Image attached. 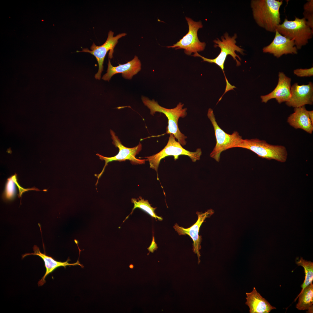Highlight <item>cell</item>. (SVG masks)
<instances>
[{
    "mask_svg": "<svg viewBox=\"0 0 313 313\" xmlns=\"http://www.w3.org/2000/svg\"><path fill=\"white\" fill-rule=\"evenodd\" d=\"M283 3L276 0H252L251 7L257 24L268 31L275 32L280 24L279 9Z\"/></svg>",
    "mask_w": 313,
    "mask_h": 313,
    "instance_id": "6da1fadb",
    "label": "cell"
},
{
    "mask_svg": "<svg viewBox=\"0 0 313 313\" xmlns=\"http://www.w3.org/2000/svg\"><path fill=\"white\" fill-rule=\"evenodd\" d=\"M237 37L236 34H235L233 36L231 37L226 32L221 37V40L218 38L214 40L213 41L215 44L214 46L215 48L219 47L220 48L221 51L218 55L214 59H209L206 58L201 56L197 52H195L193 55L194 57H199L201 58L203 60V61H206L210 63H214L219 66L222 70L224 74L226 82V86L225 91H228L233 90L234 88V85H231L227 80L224 71V64L227 56L228 55H231L234 60L236 61V66H238L241 65V63L236 59H238L241 61L240 57L236 53L235 51L239 52L241 54L244 55V50L237 46L236 44V39Z\"/></svg>",
    "mask_w": 313,
    "mask_h": 313,
    "instance_id": "7a4b0ae2",
    "label": "cell"
},
{
    "mask_svg": "<svg viewBox=\"0 0 313 313\" xmlns=\"http://www.w3.org/2000/svg\"><path fill=\"white\" fill-rule=\"evenodd\" d=\"M141 99L144 105L150 110V114L153 116L156 112L163 113L168 119V125L167 128L166 133L173 135L181 145L186 144L185 139L187 138L180 131L178 126V121L180 117L184 118L187 114L186 108H183L184 104L180 102L175 108L168 109L160 105L154 99L150 100L148 97L143 96Z\"/></svg>",
    "mask_w": 313,
    "mask_h": 313,
    "instance_id": "3957f363",
    "label": "cell"
},
{
    "mask_svg": "<svg viewBox=\"0 0 313 313\" xmlns=\"http://www.w3.org/2000/svg\"><path fill=\"white\" fill-rule=\"evenodd\" d=\"M276 30L282 35L294 41L297 49L306 45L311 39L313 30L307 25L304 18L295 17L293 21L286 18L281 24H279Z\"/></svg>",
    "mask_w": 313,
    "mask_h": 313,
    "instance_id": "277c9868",
    "label": "cell"
},
{
    "mask_svg": "<svg viewBox=\"0 0 313 313\" xmlns=\"http://www.w3.org/2000/svg\"><path fill=\"white\" fill-rule=\"evenodd\" d=\"M237 148L249 150L259 157L268 160L284 163L287 159V152L285 147L272 145L258 139H243Z\"/></svg>",
    "mask_w": 313,
    "mask_h": 313,
    "instance_id": "5b68a950",
    "label": "cell"
},
{
    "mask_svg": "<svg viewBox=\"0 0 313 313\" xmlns=\"http://www.w3.org/2000/svg\"><path fill=\"white\" fill-rule=\"evenodd\" d=\"M207 115L213 126L216 141V145L210 156L219 162L221 154L223 152L230 148H237L243 139L237 131L230 134L223 130L217 124L211 108L208 109Z\"/></svg>",
    "mask_w": 313,
    "mask_h": 313,
    "instance_id": "8992f818",
    "label": "cell"
},
{
    "mask_svg": "<svg viewBox=\"0 0 313 313\" xmlns=\"http://www.w3.org/2000/svg\"><path fill=\"white\" fill-rule=\"evenodd\" d=\"M202 153L200 148L197 149L194 152L186 150L179 142L176 140L173 135L170 134L166 145L161 150L155 154L145 158L149 161L150 168L157 172L161 161L166 156H173L176 160L180 155H186L189 156L192 162H195L200 160Z\"/></svg>",
    "mask_w": 313,
    "mask_h": 313,
    "instance_id": "52a82bcc",
    "label": "cell"
},
{
    "mask_svg": "<svg viewBox=\"0 0 313 313\" xmlns=\"http://www.w3.org/2000/svg\"><path fill=\"white\" fill-rule=\"evenodd\" d=\"M110 133L112 140V143L115 147L119 148L118 154L116 156L112 157H106L103 156L99 154L96 155L98 156L101 160H104L105 163L101 172L97 176V180L96 185L98 183V180L104 172L105 167L108 163L113 161H123L129 160L132 164H142L145 163L147 159H140L136 158L135 156L138 154L142 149V145L140 143L133 148H129L124 146L122 144L118 137L117 136L114 132L112 130H110Z\"/></svg>",
    "mask_w": 313,
    "mask_h": 313,
    "instance_id": "ba28073f",
    "label": "cell"
},
{
    "mask_svg": "<svg viewBox=\"0 0 313 313\" xmlns=\"http://www.w3.org/2000/svg\"><path fill=\"white\" fill-rule=\"evenodd\" d=\"M185 19L188 25V32L176 43L167 47L175 48L176 50L183 49L185 54L190 55L192 53H195L203 50L206 43L201 42L198 37V30L203 27L202 22L201 21H194L191 18L188 17H186Z\"/></svg>",
    "mask_w": 313,
    "mask_h": 313,
    "instance_id": "9c48e42d",
    "label": "cell"
},
{
    "mask_svg": "<svg viewBox=\"0 0 313 313\" xmlns=\"http://www.w3.org/2000/svg\"><path fill=\"white\" fill-rule=\"evenodd\" d=\"M114 34L113 32L110 31L107 39L103 45L97 46L93 43L90 47L91 50H89L88 48H82V51H78L90 53L96 58L99 65L98 72L95 75V78L96 79H100L101 74L103 70V64L104 60L107 52L110 50L109 57L110 59L112 58L113 57L114 48L118 43V40L127 35L126 33H123L114 36Z\"/></svg>",
    "mask_w": 313,
    "mask_h": 313,
    "instance_id": "30bf717a",
    "label": "cell"
},
{
    "mask_svg": "<svg viewBox=\"0 0 313 313\" xmlns=\"http://www.w3.org/2000/svg\"><path fill=\"white\" fill-rule=\"evenodd\" d=\"M214 213V211L212 209L208 210L204 213L197 212L196 213L198 217V219L190 227L185 228L179 226L177 223H176L173 226L174 229L179 235H188L192 239L193 242V250L194 253L197 254L198 263L200 261L201 255L199 250L201 248V244L202 240L201 236L199 235L200 227L205 219L210 217Z\"/></svg>",
    "mask_w": 313,
    "mask_h": 313,
    "instance_id": "8fae6325",
    "label": "cell"
},
{
    "mask_svg": "<svg viewBox=\"0 0 313 313\" xmlns=\"http://www.w3.org/2000/svg\"><path fill=\"white\" fill-rule=\"evenodd\" d=\"M313 103V84L310 82L307 85H299L295 83L291 87V97L286 102L289 107L294 108L311 105Z\"/></svg>",
    "mask_w": 313,
    "mask_h": 313,
    "instance_id": "7c38bea8",
    "label": "cell"
},
{
    "mask_svg": "<svg viewBox=\"0 0 313 313\" xmlns=\"http://www.w3.org/2000/svg\"><path fill=\"white\" fill-rule=\"evenodd\" d=\"M274 37L272 42L263 49V52L272 54L277 58L287 54H296L297 49L293 40L290 39L282 35L276 30Z\"/></svg>",
    "mask_w": 313,
    "mask_h": 313,
    "instance_id": "4fadbf2b",
    "label": "cell"
},
{
    "mask_svg": "<svg viewBox=\"0 0 313 313\" xmlns=\"http://www.w3.org/2000/svg\"><path fill=\"white\" fill-rule=\"evenodd\" d=\"M141 61L137 56L127 63L123 64H119L117 66H113L109 59L107 72L103 75L102 79L109 81L115 74L121 73L124 78L130 79L141 70Z\"/></svg>",
    "mask_w": 313,
    "mask_h": 313,
    "instance_id": "5bb4252c",
    "label": "cell"
},
{
    "mask_svg": "<svg viewBox=\"0 0 313 313\" xmlns=\"http://www.w3.org/2000/svg\"><path fill=\"white\" fill-rule=\"evenodd\" d=\"M278 76V83L273 90L268 94L261 96L262 102L265 103L274 99L279 104L289 100L291 97V79L283 72H279Z\"/></svg>",
    "mask_w": 313,
    "mask_h": 313,
    "instance_id": "9a60e30c",
    "label": "cell"
},
{
    "mask_svg": "<svg viewBox=\"0 0 313 313\" xmlns=\"http://www.w3.org/2000/svg\"><path fill=\"white\" fill-rule=\"evenodd\" d=\"M33 250V253H27L23 254L22 255V258L23 259L25 256L30 255H37L40 257L43 260L46 268V272L43 277L38 282V284L39 286L43 285L46 282L45 279L46 277L59 267H63L65 268L67 266L79 265L82 268L83 267V265L80 263L78 260L76 262L72 263H69V261L70 260L69 259L66 261L63 262L56 261L52 257L47 255L45 251L44 253H41L39 248L36 245H34Z\"/></svg>",
    "mask_w": 313,
    "mask_h": 313,
    "instance_id": "2e32d148",
    "label": "cell"
},
{
    "mask_svg": "<svg viewBox=\"0 0 313 313\" xmlns=\"http://www.w3.org/2000/svg\"><path fill=\"white\" fill-rule=\"evenodd\" d=\"M287 122L295 129H301L310 134L312 133L313 124L305 106L295 108L294 112L288 117Z\"/></svg>",
    "mask_w": 313,
    "mask_h": 313,
    "instance_id": "e0dca14e",
    "label": "cell"
},
{
    "mask_svg": "<svg viewBox=\"0 0 313 313\" xmlns=\"http://www.w3.org/2000/svg\"><path fill=\"white\" fill-rule=\"evenodd\" d=\"M245 304L249 308L250 313H269L272 310L276 309L263 298L254 287L253 290L246 293Z\"/></svg>",
    "mask_w": 313,
    "mask_h": 313,
    "instance_id": "ac0fdd59",
    "label": "cell"
},
{
    "mask_svg": "<svg viewBox=\"0 0 313 313\" xmlns=\"http://www.w3.org/2000/svg\"><path fill=\"white\" fill-rule=\"evenodd\" d=\"M299 297L298 302L296 306L299 310H307V312H313V284L311 283L300 292L294 301Z\"/></svg>",
    "mask_w": 313,
    "mask_h": 313,
    "instance_id": "d6986e66",
    "label": "cell"
},
{
    "mask_svg": "<svg viewBox=\"0 0 313 313\" xmlns=\"http://www.w3.org/2000/svg\"><path fill=\"white\" fill-rule=\"evenodd\" d=\"M298 266L303 267L305 273V279L301 285L302 288L301 292L307 286L312 283L313 280V263L310 261H307L301 258L296 262Z\"/></svg>",
    "mask_w": 313,
    "mask_h": 313,
    "instance_id": "ffe728a7",
    "label": "cell"
},
{
    "mask_svg": "<svg viewBox=\"0 0 313 313\" xmlns=\"http://www.w3.org/2000/svg\"><path fill=\"white\" fill-rule=\"evenodd\" d=\"M139 198L140 199H137L138 201H137V199L134 198H132L131 199L132 202L134 203V206L131 212L129 215L132 213L134 210L135 209L139 208L143 210L148 214L152 217L155 218L156 219H158L159 221H162L163 220V218L159 216L156 214L154 212L156 208H154L152 207L149 203L148 200H145L144 199H143L141 197H139ZM129 215L127 217L125 220L127 219Z\"/></svg>",
    "mask_w": 313,
    "mask_h": 313,
    "instance_id": "44dd1931",
    "label": "cell"
},
{
    "mask_svg": "<svg viewBox=\"0 0 313 313\" xmlns=\"http://www.w3.org/2000/svg\"><path fill=\"white\" fill-rule=\"evenodd\" d=\"M303 13L307 25L313 30V1L309 0L304 5Z\"/></svg>",
    "mask_w": 313,
    "mask_h": 313,
    "instance_id": "7402d4cb",
    "label": "cell"
},
{
    "mask_svg": "<svg viewBox=\"0 0 313 313\" xmlns=\"http://www.w3.org/2000/svg\"><path fill=\"white\" fill-rule=\"evenodd\" d=\"M6 188V197L8 199H12L15 194V185L12 180L8 179Z\"/></svg>",
    "mask_w": 313,
    "mask_h": 313,
    "instance_id": "603a6c76",
    "label": "cell"
},
{
    "mask_svg": "<svg viewBox=\"0 0 313 313\" xmlns=\"http://www.w3.org/2000/svg\"><path fill=\"white\" fill-rule=\"evenodd\" d=\"M294 74L299 77H310L313 75V68L308 69H297L294 71Z\"/></svg>",
    "mask_w": 313,
    "mask_h": 313,
    "instance_id": "cb8c5ba5",
    "label": "cell"
},
{
    "mask_svg": "<svg viewBox=\"0 0 313 313\" xmlns=\"http://www.w3.org/2000/svg\"><path fill=\"white\" fill-rule=\"evenodd\" d=\"M158 248L156 244L154 242V239L153 237L152 242L150 247L147 248L150 252L153 253L155 250H156Z\"/></svg>",
    "mask_w": 313,
    "mask_h": 313,
    "instance_id": "d4e9b609",
    "label": "cell"
},
{
    "mask_svg": "<svg viewBox=\"0 0 313 313\" xmlns=\"http://www.w3.org/2000/svg\"><path fill=\"white\" fill-rule=\"evenodd\" d=\"M308 113L309 118L311 122L313 124V111H308Z\"/></svg>",
    "mask_w": 313,
    "mask_h": 313,
    "instance_id": "484cf974",
    "label": "cell"
},
{
    "mask_svg": "<svg viewBox=\"0 0 313 313\" xmlns=\"http://www.w3.org/2000/svg\"><path fill=\"white\" fill-rule=\"evenodd\" d=\"M129 267L131 268H133V266L132 265H130Z\"/></svg>",
    "mask_w": 313,
    "mask_h": 313,
    "instance_id": "4316f807",
    "label": "cell"
}]
</instances>
